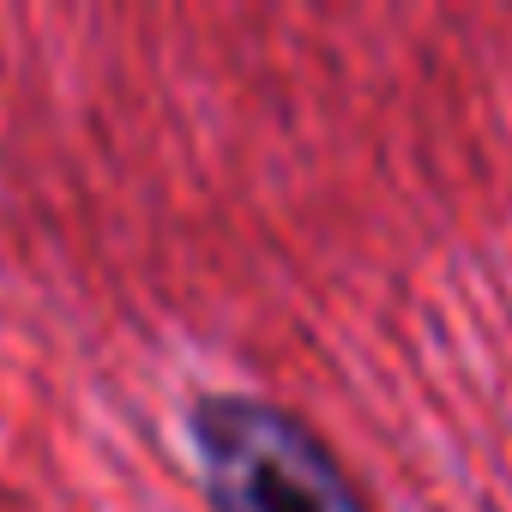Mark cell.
<instances>
[{"instance_id": "obj_1", "label": "cell", "mask_w": 512, "mask_h": 512, "mask_svg": "<svg viewBox=\"0 0 512 512\" xmlns=\"http://www.w3.org/2000/svg\"><path fill=\"white\" fill-rule=\"evenodd\" d=\"M193 458L217 512H368L338 458L290 410L247 392L193 404Z\"/></svg>"}]
</instances>
